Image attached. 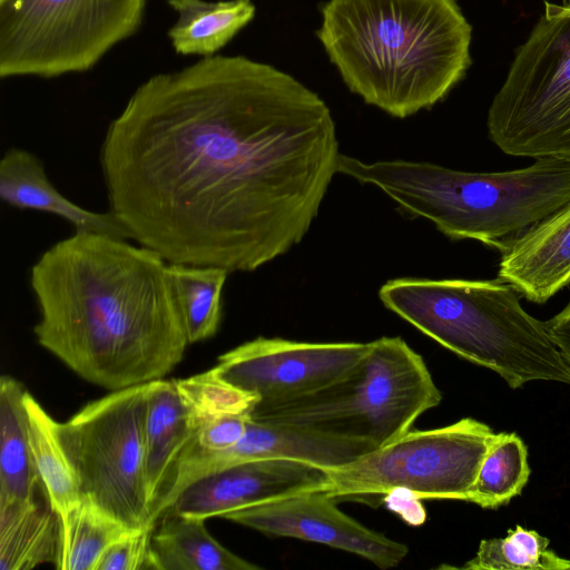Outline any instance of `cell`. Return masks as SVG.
I'll list each match as a JSON object with an SVG mask.
<instances>
[{
  "instance_id": "1",
  "label": "cell",
  "mask_w": 570,
  "mask_h": 570,
  "mask_svg": "<svg viewBox=\"0 0 570 570\" xmlns=\"http://www.w3.org/2000/svg\"><path fill=\"white\" fill-rule=\"evenodd\" d=\"M327 105L244 56L156 73L110 122V210L168 263L253 272L299 244L337 173Z\"/></svg>"
},
{
  "instance_id": "2",
  "label": "cell",
  "mask_w": 570,
  "mask_h": 570,
  "mask_svg": "<svg viewBox=\"0 0 570 570\" xmlns=\"http://www.w3.org/2000/svg\"><path fill=\"white\" fill-rule=\"evenodd\" d=\"M38 343L85 381L110 392L164 379L189 345L158 253L76 232L33 264Z\"/></svg>"
},
{
  "instance_id": "3",
  "label": "cell",
  "mask_w": 570,
  "mask_h": 570,
  "mask_svg": "<svg viewBox=\"0 0 570 570\" xmlns=\"http://www.w3.org/2000/svg\"><path fill=\"white\" fill-rule=\"evenodd\" d=\"M316 31L347 88L396 118L443 100L471 66L455 0H327Z\"/></svg>"
},
{
  "instance_id": "4",
  "label": "cell",
  "mask_w": 570,
  "mask_h": 570,
  "mask_svg": "<svg viewBox=\"0 0 570 570\" xmlns=\"http://www.w3.org/2000/svg\"><path fill=\"white\" fill-rule=\"evenodd\" d=\"M535 160L509 171L472 173L407 160L368 164L340 154L337 173L377 187L452 239H474L502 252L570 202V163Z\"/></svg>"
},
{
  "instance_id": "5",
  "label": "cell",
  "mask_w": 570,
  "mask_h": 570,
  "mask_svg": "<svg viewBox=\"0 0 570 570\" xmlns=\"http://www.w3.org/2000/svg\"><path fill=\"white\" fill-rule=\"evenodd\" d=\"M379 297L420 332L494 371L512 389L531 381L570 383V365L544 322L528 314L517 291L500 279L395 278Z\"/></svg>"
},
{
  "instance_id": "6",
  "label": "cell",
  "mask_w": 570,
  "mask_h": 570,
  "mask_svg": "<svg viewBox=\"0 0 570 570\" xmlns=\"http://www.w3.org/2000/svg\"><path fill=\"white\" fill-rule=\"evenodd\" d=\"M441 401L422 356L399 336L381 337L336 382L292 400L256 403L249 416L379 449Z\"/></svg>"
},
{
  "instance_id": "7",
  "label": "cell",
  "mask_w": 570,
  "mask_h": 570,
  "mask_svg": "<svg viewBox=\"0 0 570 570\" xmlns=\"http://www.w3.org/2000/svg\"><path fill=\"white\" fill-rule=\"evenodd\" d=\"M487 127L509 156L570 163V0L544 1L492 100Z\"/></svg>"
},
{
  "instance_id": "8",
  "label": "cell",
  "mask_w": 570,
  "mask_h": 570,
  "mask_svg": "<svg viewBox=\"0 0 570 570\" xmlns=\"http://www.w3.org/2000/svg\"><path fill=\"white\" fill-rule=\"evenodd\" d=\"M147 0H10L0 6V77L91 70L140 28Z\"/></svg>"
},
{
  "instance_id": "9",
  "label": "cell",
  "mask_w": 570,
  "mask_h": 570,
  "mask_svg": "<svg viewBox=\"0 0 570 570\" xmlns=\"http://www.w3.org/2000/svg\"><path fill=\"white\" fill-rule=\"evenodd\" d=\"M148 385L112 391L56 425L82 495L130 529L155 527L145 480Z\"/></svg>"
},
{
  "instance_id": "10",
  "label": "cell",
  "mask_w": 570,
  "mask_h": 570,
  "mask_svg": "<svg viewBox=\"0 0 570 570\" xmlns=\"http://www.w3.org/2000/svg\"><path fill=\"white\" fill-rule=\"evenodd\" d=\"M494 434L471 417L442 428L410 430L346 465L326 470L324 490L336 500L384 497L403 488L421 500L469 502Z\"/></svg>"
},
{
  "instance_id": "11",
  "label": "cell",
  "mask_w": 570,
  "mask_h": 570,
  "mask_svg": "<svg viewBox=\"0 0 570 570\" xmlns=\"http://www.w3.org/2000/svg\"><path fill=\"white\" fill-rule=\"evenodd\" d=\"M368 343H308L257 337L218 357L213 371L254 395L257 403L292 400L343 377L366 353Z\"/></svg>"
},
{
  "instance_id": "12",
  "label": "cell",
  "mask_w": 570,
  "mask_h": 570,
  "mask_svg": "<svg viewBox=\"0 0 570 570\" xmlns=\"http://www.w3.org/2000/svg\"><path fill=\"white\" fill-rule=\"evenodd\" d=\"M324 489L308 490L225 513L222 519L273 537L325 544L374 563L380 569L399 566L405 544L373 531L341 511Z\"/></svg>"
},
{
  "instance_id": "13",
  "label": "cell",
  "mask_w": 570,
  "mask_h": 570,
  "mask_svg": "<svg viewBox=\"0 0 570 570\" xmlns=\"http://www.w3.org/2000/svg\"><path fill=\"white\" fill-rule=\"evenodd\" d=\"M373 450L375 448L366 442L335 439L248 415L246 433L228 449L206 450L191 439L171 466L165 492L168 499L176 500L196 481L244 462L291 459L332 470Z\"/></svg>"
},
{
  "instance_id": "14",
  "label": "cell",
  "mask_w": 570,
  "mask_h": 570,
  "mask_svg": "<svg viewBox=\"0 0 570 570\" xmlns=\"http://www.w3.org/2000/svg\"><path fill=\"white\" fill-rule=\"evenodd\" d=\"M327 471L291 459L244 462L189 485L168 509L200 518L225 513L299 492L325 489Z\"/></svg>"
},
{
  "instance_id": "15",
  "label": "cell",
  "mask_w": 570,
  "mask_h": 570,
  "mask_svg": "<svg viewBox=\"0 0 570 570\" xmlns=\"http://www.w3.org/2000/svg\"><path fill=\"white\" fill-rule=\"evenodd\" d=\"M500 253L498 279L530 302L546 303L570 284V202Z\"/></svg>"
},
{
  "instance_id": "16",
  "label": "cell",
  "mask_w": 570,
  "mask_h": 570,
  "mask_svg": "<svg viewBox=\"0 0 570 570\" xmlns=\"http://www.w3.org/2000/svg\"><path fill=\"white\" fill-rule=\"evenodd\" d=\"M0 198L18 209L57 215L71 224L76 232L96 233L125 240L131 238L111 210H88L60 194L48 179L42 161L22 148H9L0 161Z\"/></svg>"
},
{
  "instance_id": "17",
  "label": "cell",
  "mask_w": 570,
  "mask_h": 570,
  "mask_svg": "<svg viewBox=\"0 0 570 570\" xmlns=\"http://www.w3.org/2000/svg\"><path fill=\"white\" fill-rule=\"evenodd\" d=\"M196 432L176 380L149 382L145 420V480L150 513L169 470Z\"/></svg>"
},
{
  "instance_id": "18",
  "label": "cell",
  "mask_w": 570,
  "mask_h": 570,
  "mask_svg": "<svg viewBox=\"0 0 570 570\" xmlns=\"http://www.w3.org/2000/svg\"><path fill=\"white\" fill-rule=\"evenodd\" d=\"M24 392L16 379L1 376L0 503H37L47 495L30 448Z\"/></svg>"
},
{
  "instance_id": "19",
  "label": "cell",
  "mask_w": 570,
  "mask_h": 570,
  "mask_svg": "<svg viewBox=\"0 0 570 570\" xmlns=\"http://www.w3.org/2000/svg\"><path fill=\"white\" fill-rule=\"evenodd\" d=\"M204 519L167 510L151 540L154 570H259L215 540Z\"/></svg>"
},
{
  "instance_id": "20",
  "label": "cell",
  "mask_w": 570,
  "mask_h": 570,
  "mask_svg": "<svg viewBox=\"0 0 570 570\" xmlns=\"http://www.w3.org/2000/svg\"><path fill=\"white\" fill-rule=\"evenodd\" d=\"M177 13L167 37L180 56L218 55L255 17L252 0H167Z\"/></svg>"
},
{
  "instance_id": "21",
  "label": "cell",
  "mask_w": 570,
  "mask_h": 570,
  "mask_svg": "<svg viewBox=\"0 0 570 570\" xmlns=\"http://www.w3.org/2000/svg\"><path fill=\"white\" fill-rule=\"evenodd\" d=\"M59 517L45 504L0 503V570L32 569L55 562Z\"/></svg>"
},
{
  "instance_id": "22",
  "label": "cell",
  "mask_w": 570,
  "mask_h": 570,
  "mask_svg": "<svg viewBox=\"0 0 570 570\" xmlns=\"http://www.w3.org/2000/svg\"><path fill=\"white\" fill-rule=\"evenodd\" d=\"M23 404L37 471L51 509L63 520L83 499L76 472L57 436V421L27 391Z\"/></svg>"
},
{
  "instance_id": "23",
  "label": "cell",
  "mask_w": 570,
  "mask_h": 570,
  "mask_svg": "<svg viewBox=\"0 0 570 570\" xmlns=\"http://www.w3.org/2000/svg\"><path fill=\"white\" fill-rule=\"evenodd\" d=\"M168 271L189 344L213 337L222 321V294L229 272L178 263H168Z\"/></svg>"
},
{
  "instance_id": "24",
  "label": "cell",
  "mask_w": 570,
  "mask_h": 570,
  "mask_svg": "<svg viewBox=\"0 0 570 570\" xmlns=\"http://www.w3.org/2000/svg\"><path fill=\"white\" fill-rule=\"evenodd\" d=\"M59 524L60 570H96L105 550L130 529L86 497Z\"/></svg>"
},
{
  "instance_id": "25",
  "label": "cell",
  "mask_w": 570,
  "mask_h": 570,
  "mask_svg": "<svg viewBox=\"0 0 570 570\" xmlns=\"http://www.w3.org/2000/svg\"><path fill=\"white\" fill-rule=\"evenodd\" d=\"M528 451L515 433L494 434L471 488L469 502L497 509L519 495L528 482Z\"/></svg>"
},
{
  "instance_id": "26",
  "label": "cell",
  "mask_w": 570,
  "mask_h": 570,
  "mask_svg": "<svg viewBox=\"0 0 570 570\" xmlns=\"http://www.w3.org/2000/svg\"><path fill=\"white\" fill-rule=\"evenodd\" d=\"M549 540L517 525L505 538L482 540L465 570H570V560L548 550Z\"/></svg>"
},
{
  "instance_id": "27",
  "label": "cell",
  "mask_w": 570,
  "mask_h": 570,
  "mask_svg": "<svg viewBox=\"0 0 570 570\" xmlns=\"http://www.w3.org/2000/svg\"><path fill=\"white\" fill-rule=\"evenodd\" d=\"M180 397L193 424L198 429L207 421L232 414H248L257 399L222 380L213 368L187 379L176 380Z\"/></svg>"
},
{
  "instance_id": "28",
  "label": "cell",
  "mask_w": 570,
  "mask_h": 570,
  "mask_svg": "<svg viewBox=\"0 0 570 570\" xmlns=\"http://www.w3.org/2000/svg\"><path fill=\"white\" fill-rule=\"evenodd\" d=\"M155 528L126 531L105 550L96 570H154L151 540Z\"/></svg>"
},
{
  "instance_id": "29",
  "label": "cell",
  "mask_w": 570,
  "mask_h": 570,
  "mask_svg": "<svg viewBox=\"0 0 570 570\" xmlns=\"http://www.w3.org/2000/svg\"><path fill=\"white\" fill-rule=\"evenodd\" d=\"M248 414H232L205 422L193 441L206 450H224L236 444L246 433Z\"/></svg>"
},
{
  "instance_id": "30",
  "label": "cell",
  "mask_w": 570,
  "mask_h": 570,
  "mask_svg": "<svg viewBox=\"0 0 570 570\" xmlns=\"http://www.w3.org/2000/svg\"><path fill=\"white\" fill-rule=\"evenodd\" d=\"M419 497L403 488H397L383 498L387 509L397 513L410 525H420L425 521V511Z\"/></svg>"
},
{
  "instance_id": "31",
  "label": "cell",
  "mask_w": 570,
  "mask_h": 570,
  "mask_svg": "<svg viewBox=\"0 0 570 570\" xmlns=\"http://www.w3.org/2000/svg\"><path fill=\"white\" fill-rule=\"evenodd\" d=\"M544 324L552 342L570 365V302Z\"/></svg>"
},
{
  "instance_id": "32",
  "label": "cell",
  "mask_w": 570,
  "mask_h": 570,
  "mask_svg": "<svg viewBox=\"0 0 570 570\" xmlns=\"http://www.w3.org/2000/svg\"><path fill=\"white\" fill-rule=\"evenodd\" d=\"M9 1H10V0H0V6H2V4H4V3H7V2H9Z\"/></svg>"
}]
</instances>
